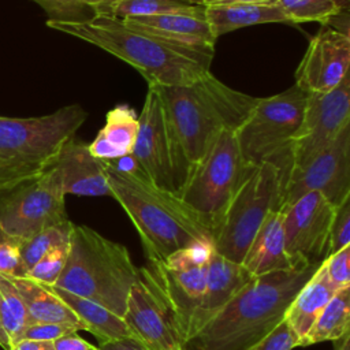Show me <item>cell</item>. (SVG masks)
<instances>
[{
	"instance_id": "obj_27",
	"label": "cell",
	"mask_w": 350,
	"mask_h": 350,
	"mask_svg": "<svg viewBox=\"0 0 350 350\" xmlns=\"http://www.w3.org/2000/svg\"><path fill=\"white\" fill-rule=\"evenodd\" d=\"M350 332V286L338 290L320 312L299 346L335 342Z\"/></svg>"
},
{
	"instance_id": "obj_19",
	"label": "cell",
	"mask_w": 350,
	"mask_h": 350,
	"mask_svg": "<svg viewBox=\"0 0 350 350\" xmlns=\"http://www.w3.org/2000/svg\"><path fill=\"white\" fill-rule=\"evenodd\" d=\"M51 167L57 172L66 196L112 197L104 161L92 156L88 144L75 137L62 146Z\"/></svg>"
},
{
	"instance_id": "obj_39",
	"label": "cell",
	"mask_w": 350,
	"mask_h": 350,
	"mask_svg": "<svg viewBox=\"0 0 350 350\" xmlns=\"http://www.w3.org/2000/svg\"><path fill=\"white\" fill-rule=\"evenodd\" d=\"M55 350H100L97 346L81 338L77 332H70L53 340Z\"/></svg>"
},
{
	"instance_id": "obj_7",
	"label": "cell",
	"mask_w": 350,
	"mask_h": 350,
	"mask_svg": "<svg viewBox=\"0 0 350 350\" xmlns=\"http://www.w3.org/2000/svg\"><path fill=\"white\" fill-rule=\"evenodd\" d=\"M287 171L275 161L250 167L220 223L213 231V249L242 262L257 230L271 211H280Z\"/></svg>"
},
{
	"instance_id": "obj_42",
	"label": "cell",
	"mask_w": 350,
	"mask_h": 350,
	"mask_svg": "<svg viewBox=\"0 0 350 350\" xmlns=\"http://www.w3.org/2000/svg\"><path fill=\"white\" fill-rule=\"evenodd\" d=\"M10 350H55V346L51 340L19 339L15 343H12Z\"/></svg>"
},
{
	"instance_id": "obj_2",
	"label": "cell",
	"mask_w": 350,
	"mask_h": 350,
	"mask_svg": "<svg viewBox=\"0 0 350 350\" xmlns=\"http://www.w3.org/2000/svg\"><path fill=\"white\" fill-rule=\"evenodd\" d=\"M320 262L252 278L186 345L191 350H246L283 319Z\"/></svg>"
},
{
	"instance_id": "obj_21",
	"label": "cell",
	"mask_w": 350,
	"mask_h": 350,
	"mask_svg": "<svg viewBox=\"0 0 350 350\" xmlns=\"http://www.w3.org/2000/svg\"><path fill=\"white\" fill-rule=\"evenodd\" d=\"M241 264L252 276L304 267L298 265L286 250L282 211H271L267 215Z\"/></svg>"
},
{
	"instance_id": "obj_40",
	"label": "cell",
	"mask_w": 350,
	"mask_h": 350,
	"mask_svg": "<svg viewBox=\"0 0 350 350\" xmlns=\"http://www.w3.org/2000/svg\"><path fill=\"white\" fill-rule=\"evenodd\" d=\"M98 349L100 350H146L134 338H123V339L103 342V343H100Z\"/></svg>"
},
{
	"instance_id": "obj_41",
	"label": "cell",
	"mask_w": 350,
	"mask_h": 350,
	"mask_svg": "<svg viewBox=\"0 0 350 350\" xmlns=\"http://www.w3.org/2000/svg\"><path fill=\"white\" fill-rule=\"evenodd\" d=\"M83 1L94 12V15L112 16L115 8L123 0H83Z\"/></svg>"
},
{
	"instance_id": "obj_12",
	"label": "cell",
	"mask_w": 350,
	"mask_h": 350,
	"mask_svg": "<svg viewBox=\"0 0 350 350\" xmlns=\"http://www.w3.org/2000/svg\"><path fill=\"white\" fill-rule=\"evenodd\" d=\"M309 191H320L334 206L350 197V123L306 163L290 167L280 211Z\"/></svg>"
},
{
	"instance_id": "obj_44",
	"label": "cell",
	"mask_w": 350,
	"mask_h": 350,
	"mask_svg": "<svg viewBox=\"0 0 350 350\" xmlns=\"http://www.w3.org/2000/svg\"><path fill=\"white\" fill-rule=\"evenodd\" d=\"M334 350H350V332L334 342Z\"/></svg>"
},
{
	"instance_id": "obj_48",
	"label": "cell",
	"mask_w": 350,
	"mask_h": 350,
	"mask_svg": "<svg viewBox=\"0 0 350 350\" xmlns=\"http://www.w3.org/2000/svg\"><path fill=\"white\" fill-rule=\"evenodd\" d=\"M269 1H273V3H276V1H278V0H269Z\"/></svg>"
},
{
	"instance_id": "obj_6",
	"label": "cell",
	"mask_w": 350,
	"mask_h": 350,
	"mask_svg": "<svg viewBox=\"0 0 350 350\" xmlns=\"http://www.w3.org/2000/svg\"><path fill=\"white\" fill-rule=\"evenodd\" d=\"M86 119L79 104L34 118L0 116V189L46 171Z\"/></svg>"
},
{
	"instance_id": "obj_28",
	"label": "cell",
	"mask_w": 350,
	"mask_h": 350,
	"mask_svg": "<svg viewBox=\"0 0 350 350\" xmlns=\"http://www.w3.org/2000/svg\"><path fill=\"white\" fill-rule=\"evenodd\" d=\"M0 324L11 339V343L19 340L21 334L29 324L25 304L12 280L0 273Z\"/></svg>"
},
{
	"instance_id": "obj_33",
	"label": "cell",
	"mask_w": 350,
	"mask_h": 350,
	"mask_svg": "<svg viewBox=\"0 0 350 350\" xmlns=\"http://www.w3.org/2000/svg\"><path fill=\"white\" fill-rule=\"evenodd\" d=\"M68 247H70V242L51 249L27 271L26 276L40 283L53 286L59 279L63 271V267L66 264Z\"/></svg>"
},
{
	"instance_id": "obj_14",
	"label": "cell",
	"mask_w": 350,
	"mask_h": 350,
	"mask_svg": "<svg viewBox=\"0 0 350 350\" xmlns=\"http://www.w3.org/2000/svg\"><path fill=\"white\" fill-rule=\"evenodd\" d=\"M350 123V74L325 93H310L291 144V167L301 165L328 146Z\"/></svg>"
},
{
	"instance_id": "obj_36",
	"label": "cell",
	"mask_w": 350,
	"mask_h": 350,
	"mask_svg": "<svg viewBox=\"0 0 350 350\" xmlns=\"http://www.w3.org/2000/svg\"><path fill=\"white\" fill-rule=\"evenodd\" d=\"M323 261L327 276L336 290L350 286V245L328 254Z\"/></svg>"
},
{
	"instance_id": "obj_46",
	"label": "cell",
	"mask_w": 350,
	"mask_h": 350,
	"mask_svg": "<svg viewBox=\"0 0 350 350\" xmlns=\"http://www.w3.org/2000/svg\"><path fill=\"white\" fill-rule=\"evenodd\" d=\"M345 8H349V0H338Z\"/></svg>"
},
{
	"instance_id": "obj_24",
	"label": "cell",
	"mask_w": 350,
	"mask_h": 350,
	"mask_svg": "<svg viewBox=\"0 0 350 350\" xmlns=\"http://www.w3.org/2000/svg\"><path fill=\"white\" fill-rule=\"evenodd\" d=\"M336 291L327 276L325 264L321 261L284 313V320L298 335L299 342Z\"/></svg>"
},
{
	"instance_id": "obj_20",
	"label": "cell",
	"mask_w": 350,
	"mask_h": 350,
	"mask_svg": "<svg viewBox=\"0 0 350 350\" xmlns=\"http://www.w3.org/2000/svg\"><path fill=\"white\" fill-rule=\"evenodd\" d=\"M252 278L254 276H252L241 262L228 260L213 249L206 265L205 288L201 305L193 324V338L241 291L243 286H246Z\"/></svg>"
},
{
	"instance_id": "obj_17",
	"label": "cell",
	"mask_w": 350,
	"mask_h": 350,
	"mask_svg": "<svg viewBox=\"0 0 350 350\" xmlns=\"http://www.w3.org/2000/svg\"><path fill=\"white\" fill-rule=\"evenodd\" d=\"M148 265L161 288L174 327L186 346L193 338V324L201 305L208 264L172 267L165 261H149Z\"/></svg>"
},
{
	"instance_id": "obj_35",
	"label": "cell",
	"mask_w": 350,
	"mask_h": 350,
	"mask_svg": "<svg viewBox=\"0 0 350 350\" xmlns=\"http://www.w3.org/2000/svg\"><path fill=\"white\" fill-rule=\"evenodd\" d=\"M350 245V197L335 208L329 228V254Z\"/></svg>"
},
{
	"instance_id": "obj_4",
	"label": "cell",
	"mask_w": 350,
	"mask_h": 350,
	"mask_svg": "<svg viewBox=\"0 0 350 350\" xmlns=\"http://www.w3.org/2000/svg\"><path fill=\"white\" fill-rule=\"evenodd\" d=\"M157 89L187 171L221 131H235L258 100L224 85L211 71L189 85Z\"/></svg>"
},
{
	"instance_id": "obj_45",
	"label": "cell",
	"mask_w": 350,
	"mask_h": 350,
	"mask_svg": "<svg viewBox=\"0 0 350 350\" xmlns=\"http://www.w3.org/2000/svg\"><path fill=\"white\" fill-rule=\"evenodd\" d=\"M0 346H1L4 350H10L11 346H12L11 339H10V336L7 335V332L4 331V328H3L1 324H0Z\"/></svg>"
},
{
	"instance_id": "obj_8",
	"label": "cell",
	"mask_w": 350,
	"mask_h": 350,
	"mask_svg": "<svg viewBox=\"0 0 350 350\" xmlns=\"http://www.w3.org/2000/svg\"><path fill=\"white\" fill-rule=\"evenodd\" d=\"M306 101L308 93L295 83L282 93L257 100L234 131L246 167L275 161L288 172L290 149L301 127Z\"/></svg>"
},
{
	"instance_id": "obj_31",
	"label": "cell",
	"mask_w": 350,
	"mask_h": 350,
	"mask_svg": "<svg viewBox=\"0 0 350 350\" xmlns=\"http://www.w3.org/2000/svg\"><path fill=\"white\" fill-rule=\"evenodd\" d=\"M190 0H123L113 11L115 18H134V16H154L168 12L185 11L200 7Z\"/></svg>"
},
{
	"instance_id": "obj_26",
	"label": "cell",
	"mask_w": 350,
	"mask_h": 350,
	"mask_svg": "<svg viewBox=\"0 0 350 350\" xmlns=\"http://www.w3.org/2000/svg\"><path fill=\"white\" fill-rule=\"evenodd\" d=\"M51 287L77 314V317L85 325V331L92 332L100 340V343L115 339L133 338L123 317H119L118 314L112 313L92 299L71 294L56 286Z\"/></svg>"
},
{
	"instance_id": "obj_22",
	"label": "cell",
	"mask_w": 350,
	"mask_h": 350,
	"mask_svg": "<svg viewBox=\"0 0 350 350\" xmlns=\"http://www.w3.org/2000/svg\"><path fill=\"white\" fill-rule=\"evenodd\" d=\"M138 134V116L127 104H118L105 115V123L88 145L92 156L115 161L131 156Z\"/></svg>"
},
{
	"instance_id": "obj_3",
	"label": "cell",
	"mask_w": 350,
	"mask_h": 350,
	"mask_svg": "<svg viewBox=\"0 0 350 350\" xmlns=\"http://www.w3.org/2000/svg\"><path fill=\"white\" fill-rule=\"evenodd\" d=\"M46 26L119 57L133 66L148 85H189L209 72L212 56L163 41L115 16L96 15L79 23L46 22Z\"/></svg>"
},
{
	"instance_id": "obj_29",
	"label": "cell",
	"mask_w": 350,
	"mask_h": 350,
	"mask_svg": "<svg viewBox=\"0 0 350 350\" xmlns=\"http://www.w3.org/2000/svg\"><path fill=\"white\" fill-rule=\"evenodd\" d=\"M74 223L70 220L48 227L21 243V260L25 276L27 271L51 249L70 242Z\"/></svg>"
},
{
	"instance_id": "obj_32",
	"label": "cell",
	"mask_w": 350,
	"mask_h": 350,
	"mask_svg": "<svg viewBox=\"0 0 350 350\" xmlns=\"http://www.w3.org/2000/svg\"><path fill=\"white\" fill-rule=\"evenodd\" d=\"M48 15L46 22L79 23L94 18V12L83 0H33Z\"/></svg>"
},
{
	"instance_id": "obj_23",
	"label": "cell",
	"mask_w": 350,
	"mask_h": 350,
	"mask_svg": "<svg viewBox=\"0 0 350 350\" xmlns=\"http://www.w3.org/2000/svg\"><path fill=\"white\" fill-rule=\"evenodd\" d=\"M15 284L25 304L30 323H64L85 329V325L68 305L52 290L51 286L40 283L27 276H8Z\"/></svg>"
},
{
	"instance_id": "obj_18",
	"label": "cell",
	"mask_w": 350,
	"mask_h": 350,
	"mask_svg": "<svg viewBox=\"0 0 350 350\" xmlns=\"http://www.w3.org/2000/svg\"><path fill=\"white\" fill-rule=\"evenodd\" d=\"M122 21L163 41L213 57L217 38L212 33L204 5L154 16L124 18Z\"/></svg>"
},
{
	"instance_id": "obj_15",
	"label": "cell",
	"mask_w": 350,
	"mask_h": 350,
	"mask_svg": "<svg viewBox=\"0 0 350 350\" xmlns=\"http://www.w3.org/2000/svg\"><path fill=\"white\" fill-rule=\"evenodd\" d=\"M335 208L320 191H309L282 209L286 250L298 265L321 262L329 254Z\"/></svg>"
},
{
	"instance_id": "obj_1",
	"label": "cell",
	"mask_w": 350,
	"mask_h": 350,
	"mask_svg": "<svg viewBox=\"0 0 350 350\" xmlns=\"http://www.w3.org/2000/svg\"><path fill=\"white\" fill-rule=\"evenodd\" d=\"M104 165L112 197L135 226L149 261H164L196 243H213L211 230L176 194L115 161Z\"/></svg>"
},
{
	"instance_id": "obj_30",
	"label": "cell",
	"mask_w": 350,
	"mask_h": 350,
	"mask_svg": "<svg viewBox=\"0 0 350 350\" xmlns=\"http://www.w3.org/2000/svg\"><path fill=\"white\" fill-rule=\"evenodd\" d=\"M276 4L290 19V23L319 22L327 25L342 12H347L338 0H278Z\"/></svg>"
},
{
	"instance_id": "obj_13",
	"label": "cell",
	"mask_w": 350,
	"mask_h": 350,
	"mask_svg": "<svg viewBox=\"0 0 350 350\" xmlns=\"http://www.w3.org/2000/svg\"><path fill=\"white\" fill-rule=\"evenodd\" d=\"M133 338L146 350H186L149 265L138 268L123 314Z\"/></svg>"
},
{
	"instance_id": "obj_34",
	"label": "cell",
	"mask_w": 350,
	"mask_h": 350,
	"mask_svg": "<svg viewBox=\"0 0 350 350\" xmlns=\"http://www.w3.org/2000/svg\"><path fill=\"white\" fill-rule=\"evenodd\" d=\"M299 346L298 335L283 319L272 331L246 350H293Z\"/></svg>"
},
{
	"instance_id": "obj_9",
	"label": "cell",
	"mask_w": 350,
	"mask_h": 350,
	"mask_svg": "<svg viewBox=\"0 0 350 350\" xmlns=\"http://www.w3.org/2000/svg\"><path fill=\"white\" fill-rule=\"evenodd\" d=\"M247 171L234 131L224 130L190 167L176 196L213 235Z\"/></svg>"
},
{
	"instance_id": "obj_5",
	"label": "cell",
	"mask_w": 350,
	"mask_h": 350,
	"mask_svg": "<svg viewBox=\"0 0 350 350\" xmlns=\"http://www.w3.org/2000/svg\"><path fill=\"white\" fill-rule=\"evenodd\" d=\"M137 276L138 268L124 245L88 226L74 224L67 260L53 286L92 299L123 317Z\"/></svg>"
},
{
	"instance_id": "obj_16",
	"label": "cell",
	"mask_w": 350,
	"mask_h": 350,
	"mask_svg": "<svg viewBox=\"0 0 350 350\" xmlns=\"http://www.w3.org/2000/svg\"><path fill=\"white\" fill-rule=\"evenodd\" d=\"M350 66V37L323 25L310 40L297 70L295 85L308 94L325 93L343 79Z\"/></svg>"
},
{
	"instance_id": "obj_43",
	"label": "cell",
	"mask_w": 350,
	"mask_h": 350,
	"mask_svg": "<svg viewBox=\"0 0 350 350\" xmlns=\"http://www.w3.org/2000/svg\"><path fill=\"white\" fill-rule=\"evenodd\" d=\"M242 3H273V1H269V0H202L204 7L231 5V4H242Z\"/></svg>"
},
{
	"instance_id": "obj_11",
	"label": "cell",
	"mask_w": 350,
	"mask_h": 350,
	"mask_svg": "<svg viewBox=\"0 0 350 350\" xmlns=\"http://www.w3.org/2000/svg\"><path fill=\"white\" fill-rule=\"evenodd\" d=\"M130 157L137 172L170 193L178 194L187 176L189 171L175 146L165 108L154 85H148Z\"/></svg>"
},
{
	"instance_id": "obj_38",
	"label": "cell",
	"mask_w": 350,
	"mask_h": 350,
	"mask_svg": "<svg viewBox=\"0 0 350 350\" xmlns=\"http://www.w3.org/2000/svg\"><path fill=\"white\" fill-rule=\"evenodd\" d=\"M75 325L64 323H30L25 327L19 339L33 340H56L70 332H78Z\"/></svg>"
},
{
	"instance_id": "obj_37",
	"label": "cell",
	"mask_w": 350,
	"mask_h": 350,
	"mask_svg": "<svg viewBox=\"0 0 350 350\" xmlns=\"http://www.w3.org/2000/svg\"><path fill=\"white\" fill-rule=\"evenodd\" d=\"M21 241L0 232V273L25 276L21 260Z\"/></svg>"
},
{
	"instance_id": "obj_47",
	"label": "cell",
	"mask_w": 350,
	"mask_h": 350,
	"mask_svg": "<svg viewBox=\"0 0 350 350\" xmlns=\"http://www.w3.org/2000/svg\"><path fill=\"white\" fill-rule=\"evenodd\" d=\"M190 1H193V3H196V4H201V5H202V0H190Z\"/></svg>"
},
{
	"instance_id": "obj_25",
	"label": "cell",
	"mask_w": 350,
	"mask_h": 350,
	"mask_svg": "<svg viewBox=\"0 0 350 350\" xmlns=\"http://www.w3.org/2000/svg\"><path fill=\"white\" fill-rule=\"evenodd\" d=\"M205 16L216 38L247 26L262 23H290V19L276 3L212 5L205 7Z\"/></svg>"
},
{
	"instance_id": "obj_10",
	"label": "cell",
	"mask_w": 350,
	"mask_h": 350,
	"mask_svg": "<svg viewBox=\"0 0 350 350\" xmlns=\"http://www.w3.org/2000/svg\"><path fill=\"white\" fill-rule=\"evenodd\" d=\"M66 194L55 168L0 189V232L21 242L67 221Z\"/></svg>"
}]
</instances>
